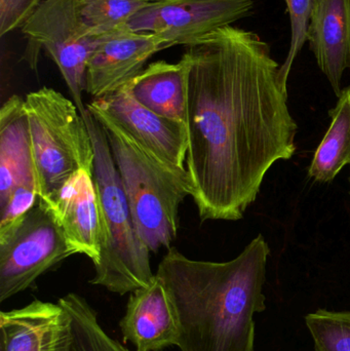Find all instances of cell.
<instances>
[{"mask_svg":"<svg viewBox=\"0 0 350 351\" xmlns=\"http://www.w3.org/2000/svg\"><path fill=\"white\" fill-rule=\"evenodd\" d=\"M255 0H160L151 1L127 27L158 35L168 45H184L246 16Z\"/></svg>","mask_w":350,"mask_h":351,"instance_id":"8","label":"cell"},{"mask_svg":"<svg viewBox=\"0 0 350 351\" xmlns=\"http://www.w3.org/2000/svg\"><path fill=\"white\" fill-rule=\"evenodd\" d=\"M95 149L94 178L100 204L103 247L90 284L119 295L147 288L153 282L150 250L136 228L129 202L115 166L104 129L84 117Z\"/></svg>","mask_w":350,"mask_h":351,"instance_id":"4","label":"cell"},{"mask_svg":"<svg viewBox=\"0 0 350 351\" xmlns=\"http://www.w3.org/2000/svg\"><path fill=\"white\" fill-rule=\"evenodd\" d=\"M110 117L158 162L175 171H186V125L160 117L140 104L127 84L88 103Z\"/></svg>","mask_w":350,"mask_h":351,"instance_id":"9","label":"cell"},{"mask_svg":"<svg viewBox=\"0 0 350 351\" xmlns=\"http://www.w3.org/2000/svg\"><path fill=\"white\" fill-rule=\"evenodd\" d=\"M32 142L38 202L49 206L76 172H94L95 149L73 101L47 86L24 99Z\"/></svg>","mask_w":350,"mask_h":351,"instance_id":"5","label":"cell"},{"mask_svg":"<svg viewBox=\"0 0 350 351\" xmlns=\"http://www.w3.org/2000/svg\"><path fill=\"white\" fill-rule=\"evenodd\" d=\"M86 109L106 134L140 237L151 253L170 249L178 234L179 208L192 194L188 172L164 166L106 113L90 104Z\"/></svg>","mask_w":350,"mask_h":351,"instance_id":"3","label":"cell"},{"mask_svg":"<svg viewBox=\"0 0 350 351\" xmlns=\"http://www.w3.org/2000/svg\"><path fill=\"white\" fill-rule=\"evenodd\" d=\"M151 0H82L84 24L94 35H103L127 27V23Z\"/></svg>","mask_w":350,"mask_h":351,"instance_id":"19","label":"cell"},{"mask_svg":"<svg viewBox=\"0 0 350 351\" xmlns=\"http://www.w3.org/2000/svg\"><path fill=\"white\" fill-rule=\"evenodd\" d=\"M171 47L158 35L127 27L103 34L88 60L86 92L94 98L115 92L134 80L154 53Z\"/></svg>","mask_w":350,"mask_h":351,"instance_id":"10","label":"cell"},{"mask_svg":"<svg viewBox=\"0 0 350 351\" xmlns=\"http://www.w3.org/2000/svg\"><path fill=\"white\" fill-rule=\"evenodd\" d=\"M121 333L136 351H160L177 346L178 323L174 307L160 278L132 293L121 321Z\"/></svg>","mask_w":350,"mask_h":351,"instance_id":"13","label":"cell"},{"mask_svg":"<svg viewBox=\"0 0 350 351\" xmlns=\"http://www.w3.org/2000/svg\"><path fill=\"white\" fill-rule=\"evenodd\" d=\"M269 252L262 234L227 262L199 261L168 250L155 276L174 307L179 350L254 351V317L266 309Z\"/></svg>","mask_w":350,"mask_h":351,"instance_id":"2","label":"cell"},{"mask_svg":"<svg viewBox=\"0 0 350 351\" xmlns=\"http://www.w3.org/2000/svg\"><path fill=\"white\" fill-rule=\"evenodd\" d=\"M186 170L201 221H236L269 169L296 152L297 125L268 43L238 27L186 45Z\"/></svg>","mask_w":350,"mask_h":351,"instance_id":"1","label":"cell"},{"mask_svg":"<svg viewBox=\"0 0 350 351\" xmlns=\"http://www.w3.org/2000/svg\"><path fill=\"white\" fill-rule=\"evenodd\" d=\"M76 254L51 210L37 202L0 243V302L30 288L47 270Z\"/></svg>","mask_w":350,"mask_h":351,"instance_id":"7","label":"cell"},{"mask_svg":"<svg viewBox=\"0 0 350 351\" xmlns=\"http://www.w3.org/2000/svg\"><path fill=\"white\" fill-rule=\"evenodd\" d=\"M28 37L26 61L36 70L39 51L45 49L59 68L82 117L88 113L82 102L86 88V67L102 35H94L84 24L82 0H42L23 24Z\"/></svg>","mask_w":350,"mask_h":351,"instance_id":"6","label":"cell"},{"mask_svg":"<svg viewBox=\"0 0 350 351\" xmlns=\"http://www.w3.org/2000/svg\"><path fill=\"white\" fill-rule=\"evenodd\" d=\"M42 0H0V36L22 27Z\"/></svg>","mask_w":350,"mask_h":351,"instance_id":"23","label":"cell"},{"mask_svg":"<svg viewBox=\"0 0 350 351\" xmlns=\"http://www.w3.org/2000/svg\"><path fill=\"white\" fill-rule=\"evenodd\" d=\"M151 1H160V0H151Z\"/></svg>","mask_w":350,"mask_h":351,"instance_id":"24","label":"cell"},{"mask_svg":"<svg viewBox=\"0 0 350 351\" xmlns=\"http://www.w3.org/2000/svg\"><path fill=\"white\" fill-rule=\"evenodd\" d=\"M58 302L67 311L71 319V351H131L103 330L98 313L84 297L69 293Z\"/></svg>","mask_w":350,"mask_h":351,"instance_id":"18","label":"cell"},{"mask_svg":"<svg viewBox=\"0 0 350 351\" xmlns=\"http://www.w3.org/2000/svg\"><path fill=\"white\" fill-rule=\"evenodd\" d=\"M308 39L318 67L340 96L343 73L350 69V0H316Z\"/></svg>","mask_w":350,"mask_h":351,"instance_id":"14","label":"cell"},{"mask_svg":"<svg viewBox=\"0 0 350 351\" xmlns=\"http://www.w3.org/2000/svg\"><path fill=\"white\" fill-rule=\"evenodd\" d=\"M20 186L37 189L28 115L24 99L14 95L0 109V208Z\"/></svg>","mask_w":350,"mask_h":351,"instance_id":"15","label":"cell"},{"mask_svg":"<svg viewBox=\"0 0 350 351\" xmlns=\"http://www.w3.org/2000/svg\"><path fill=\"white\" fill-rule=\"evenodd\" d=\"M38 202V192L33 186L16 187L8 202L0 208V243L5 241L24 221Z\"/></svg>","mask_w":350,"mask_h":351,"instance_id":"22","label":"cell"},{"mask_svg":"<svg viewBox=\"0 0 350 351\" xmlns=\"http://www.w3.org/2000/svg\"><path fill=\"white\" fill-rule=\"evenodd\" d=\"M0 351H71L72 322L58 303L35 300L0 313Z\"/></svg>","mask_w":350,"mask_h":351,"instance_id":"11","label":"cell"},{"mask_svg":"<svg viewBox=\"0 0 350 351\" xmlns=\"http://www.w3.org/2000/svg\"><path fill=\"white\" fill-rule=\"evenodd\" d=\"M336 107L331 110L330 128L312 158L308 175L314 181H333L350 165V86L343 88Z\"/></svg>","mask_w":350,"mask_h":351,"instance_id":"17","label":"cell"},{"mask_svg":"<svg viewBox=\"0 0 350 351\" xmlns=\"http://www.w3.org/2000/svg\"><path fill=\"white\" fill-rule=\"evenodd\" d=\"M291 23V41L289 53L283 66L279 67V76L282 84L287 88L288 77L294 61L308 40V27L312 10L316 0H285Z\"/></svg>","mask_w":350,"mask_h":351,"instance_id":"21","label":"cell"},{"mask_svg":"<svg viewBox=\"0 0 350 351\" xmlns=\"http://www.w3.org/2000/svg\"><path fill=\"white\" fill-rule=\"evenodd\" d=\"M47 208L76 253L86 255L96 264L102 251L103 226L92 173L76 172Z\"/></svg>","mask_w":350,"mask_h":351,"instance_id":"12","label":"cell"},{"mask_svg":"<svg viewBox=\"0 0 350 351\" xmlns=\"http://www.w3.org/2000/svg\"><path fill=\"white\" fill-rule=\"evenodd\" d=\"M305 324L316 351H350V311L318 309Z\"/></svg>","mask_w":350,"mask_h":351,"instance_id":"20","label":"cell"},{"mask_svg":"<svg viewBox=\"0 0 350 351\" xmlns=\"http://www.w3.org/2000/svg\"><path fill=\"white\" fill-rule=\"evenodd\" d=\"M134 98L160 117L186 125V64H149L127 84Z\"/></svg>","mask_w":350,"mask_h":351,"instance_id":"16","label":"cell"}]
</instances>
